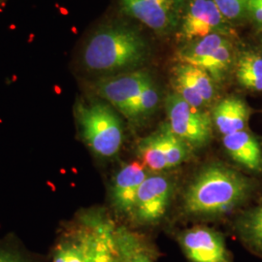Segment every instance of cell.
<instances>
[{
    "label": "cell",
    "instance_id": "obj_6",
    "mask_svg": "<svg viewBox=\"0 0 262 262\" xmlns=\"http://www.w3.org/2000/svg\"><path fill=\"white\" fill-rule=\"evenodd\" d=\"M173 193L171 180L161 174L149 175L137 193L132 216L142 225H155L166 214Z\"/></svg>",
    "mask_w": 262,
    "mask_h": 262
},
{
    "label": "cell",
    "instance_id": "obj_18",
    "mask_svg": "<svg viewBox=\"0 0 262 262\" xmlns=\"http://www.w3.org/2000/svg\"><path fill=\"white\" fill-rule=\"evenodd\" d=\"M236 77L245 89L262 92V56L253 52L243 53L237 60Z\"/></svg>",
    "mask_w": 262,
    "mask_h": 262
},
{
    "label": "cell",
    "instance_id": "obj_16",
    "mask_svg": "<svg viewBox=\"0 0 262 262\" xmlns=\"http://www.w3.org/2000/svg\"><path fill=\"white\" fill-rule=\"evenodd\" d=\"M115 247L119 262H154L149 248L127 228L120 226L114 232Z\"/></svg>",
    "mask_w": 262,
    "mask_h": 262
},
{
    "label": "cell",
    "instance_id": "obj_22",
    "mask_svg": "<svg viewBox=\"0 0 262 262\" xmlns=\"http://www.w3.org/2000/svg\"><path fill=\"white\" fill-rule=\"evenodd\" d=\"M161 129L165 142L168 169L177 167L190 158L192 148L172 132L168 123L163 124Z\"/></svg>",
    "mask_w": 262,
    "mask_h": 262
},
{
    "label": "cell",
    "instance_id": "obj_19",
    "mask_svg": "<svg viewBox=\"0 0 262 262\" xmlns=\"http://www.w3.org/2000/svg\"><path fill=\"white\" fill-rule=\"evenodd\" d=\"M229 39L227 36L214 33L206 37L192 41L190 45L183 48L178 54L179 59L182 63L198 66L208 56H211L215 50Z\"/></svg>",
    "mask_w": 262,
    "mask_h": 262
},
{
    "label": "cell",
    "instance_id": "obj_25",
    "mask_svg": "<svg viewBox=\"0 0 262 262\" xmlns=\"http://www.w3.org/2000/svg\"><path fill=\"white\" fill-rule=\"evenodd\" d=\"M0 262H38L30 253L10 242H0Z\"/></svg>",
    "mask_w": 262,
    "mask_h": 262
},
{
    "label": "cell",
    "instance_id": "obj_23",
    "mask_svg": "<svg viewBox=\"0 0 262 262\" xmlns=\"http://www.w3.org/2000/svg\"><path fill=\"white\" fill-rule=\"evenodd\" d=\"M159 101V95L152 80L142 90L134 108V121L146 118L156 110Z\"/></svg>",
    "mask_w": 262,
    "mask_h": 262
},
{
    "label": "cell",
    "instance_id": "obj_1",
    "mask_svg": "<svg viewBox=\"0 0 262 262\" xmlns=\"http://www.w3.org/2000/svg\"><path fill=\"white\" fill-rule=\"evenodd\" d=\"M249 179L223 164L202 169L187 187L184 207L193 215H220L241 205L251 191Z\"/></svg>",
    "mask_w": 262,
    "mask_h": 262
},
{
    "label": "cell",
    "instance_id": "obj_17",
    "mask_svg": "<svg viewBox=\"0 0 262 262\" xmlns=\"http://www.w3.org/2000/svg\"><path fill=\"white\" fill-rule=\"evenodd\" d=\"M137 150L142 164L149 171L160 172L168 169L165 142L161 127L150 136L140 140Z\"/></svg>",
    "mask_w": 262,
    "mask_h": 262
},
{
    "label": "cell",
    "instance_id": "obj_7",
    "mask_svg": "<svg viewBox=\"0 0 262 262\" xmlns=\"http://www.w3.org/2000/svg\"><path fill=\"white\" fill-rule=\"evenodd\" d=\"M214 82L205 70L197 66L181 62L173 68L172 85L175 94L197 109L202 110L213 102Z\"/></svg>",
    "mask_w": 262,
    "mask_h": 262
},
{
    "label": "cell",
    "instance_id": "obj_21",
    "mask_svg": "<svg viewBox=\"0 0 262 262\" xmlns=\"http://www.w3.org/2000/svg\"><path fill=\"white\" fill-rule=\"evenodd\" d=\"M234 49L230 40L217 48L215 52L205 58L197 67L205 70L215 82L225 79L226 73L233 63Z\"/></svg>",
    "mask_w": 262,
    "mask_h": 262
},
{
    "label": "cell",
    "instance_id": "obj_8",
    "mask_svg": "<svg viewBox=\"0 0 262 262\" xmlns=\"http://www.w3.org/2000/svg\"><path fill=\"white\" fill-rule=\"evenodd\" d=\"M183 0H121L126 15L155 31L165 33L176 28Z\"/></svg>",
    "mask_w": 262,
    "mask_h": 262
},
{
    "label": "cell",
    "instance_id": "obj_9",
    "mask_svg": "<svg viewBox=\"0 0 262 262\" xmlns=\"http://www.w3.org/2000/svg\"><path fill=\"white\" fill-rule=\"evenodd\" d=\"M179 243L191 262H231L223 235L205 226H195L179 236Z\"/></svg>",
    "mask_w": 262,
    "mask_h": 262
},
{
    "label": "cell",
    "instance_id": "obj_13",
    "mask_svg": "<svg viewBox=\"0 0 262 262\" xmlns=\"http://www.w3.org/2000/svg\"><path fill=\"white\" fill-rule=\"evenodd\" d=\"M223 144L226 152L235 162L250 171L261 173V144L252 132L245 129L225 135Z\"/></svg>",
    "mask_w": 262,
    "mask_h": 262
},
{
    "label": "cell",
    "instance_id": "obj_5",
    "mask_svg": "<svg viewBox=\"0 0 262 262\" xmlns=\"http://www.w3.org/2000/svg\"><path fill=\"white\" fill-rule=\"evenodd\" d=\"M151 80L143 71H131L110 76L94 84L95 94L125 118L134 121V108L142 90Z\"/></svg>",
    "mask_w": 262,
    "mask_h": 262
},
{
    "label": "cell",
    "instance_id": "obj_15",
    "mask_svg": "<svg viewBox=\"0 0 262 262\" xmlns=\"http://www.w3.org/2000/svg\"><path fill=\"white\" fill-rule=\"evenodd\" d=\"M89 227L83 215L80 223L62 235L54 250L53 262H86Z\"/></svg>",
    "mask_w": 262,
    "mask_h": 262
},
{
    "label": "cell",
    "instance_id": "obj_26",
    "mask_svg": "<svg viewBox=\"0 0 262 262\" xmlns=\"http://www.w3.org/2000/svg\"><path fill=\"white\" fill-rule=\"evenodd\" d=\"M247 14L255 25L262 28V0H248Z\"/></svg>",
    "mask_w": 262,
    "mask_h": 262
},
{
    "label": "cell",
    "instance_id": "obj_10",
    "mask_svg": "<svg viewBox=\"0 0 262 262\" xmlns=\"http://www.w3.org/2000/svg\"><path fill=\"white\" fill-rule=\"evenodd\" d=\"M225 20L213 0H192L184 16L181 33L190 42L214 33L227 36L229 29Z\"/></svg>",
    "mask_w": 262,
    "mask_h": 262
},
{
    "label": "cell",
    "instance_id": "obj_24",
    "mask_svg": "<svg viewBox=\"0 0 262 262\" xmlns=\"http://www.w3.org/2000/svg\"><path fill=\"white\" fill-rule=\"evenodd\" d=\"M225 19H243L247 14L248 0H213Z\"/></svg>",
    "mask_w": 262,
    "mask_h": 262
},
{
    "label": "cell",
    "instance_id": "obj_4",
    "mask_svg": "<svg viewBox=\"0 0 262 262\" xmlns=\"http://www.w3.org/2000/svg\"><path fill=\"white\" fill-rule=\"evenodd\" d=\"M169 127L192 149L205 147L212 140L213 120L210 115L187 103L178 94L166 98Z\"/></svg>",
    "mask_w": 262,
    "mask_h": 262
},
{
    "label": "cell",
    "instance_id": "obj_14",
    "mask_svg": "<svg viewBox=\"0 0 262 262\" xmlns=\"http://www.w3.org/2000/svg\"><path fill=\"white\" fill-rule=\"evenodd\" d=\"M250 108L242 98L228 96L215 105L212 120L224 136L245 130L250 118Z\"/></svg>",
    "mask_w": 262,
    "mask_h": 262
},
{
    "label": "cell",
    "instance_id": "obj_11",
    "mask_svg": "<svg viewBox=\"0 0 262 262\" xmlns=\"http://www.w3.org/2000/svg\"><path fill=\"white\" fill-rule=\"evenodd\" d=\"M149 175V170L141 161L127 163L117 172L113 179L110 198L118 213L132 215L139 188Z\"/></svg>",
    "mask_w": 262,
    "mask_h": 262
},
{
    "label": "cell",
    "instance_id": "obj_12",
    "mask_svg": "<svg viewBox=\"0 0 262 262\" xmlns=\"http://www.w3.org/2000/svg\"><path fill=\"white\" fill-rule=\"evenodd\" d=\"M84 216L89 227L86 262H119L114 240L116 225L100 213Z\"/></svg>",
    "mask_w": 262,
    "mask_h": 262
},
{
    "label": "cell",
    "instance_id": "obj_2",
    "mask_svg": "<svg viewBox=\"0 0 262 262\" xmlns=\"http://www.w3.org/2000/svg\"><path fill=\"white\" fill-rule=\"evenodd\" d=\"M148 56V45L134 28L108 25L98 28L82 52L84 68L94 73H115L140 66Z\"/></svg>",
    "mask_w": 262,
    "mask_h": 262
},
{
    "label": "cell",
    "instance_id": "obj_27",
    "mask_svg": "<svg viewBox=\"0 0 262 262\" xmlns=\"http://www.w3.org/2000/svg\"><path fill=\"white\" fill-rule=\"evenodd\" d=\"M0 1H1V0H0Z\"/></svg>",
    "mask_w": 262,
    "mask_h": 262
},
{
    "label": "cell",
    "instance_id": "obj_20",
    "mask_svg": "<svg viewBox=\"0 0 262 262\" xmlns=\"http://www.w3.org/2000/svg\"><path fill=\"white\" fill-rule=\"evenodd\" d=\"M237 230L244 243L262 254V203L242 215L237 223Z\"/></svg>",
    "mask_w": 262,
    "mask_h": 262
},
{
    "label": "cell",
    "instance_id": "obj_3",
    "mask_svg": "<svg viewBox=\"0 0 262 262\" xmlns=\"http://www.w3.org/2000/svg\"><path fill=\"white\" fill-rule=\"evenodd\" d=\"M81 138L94 155L111 159L119 154L123 141L121 119L103 99L78 100L74 107Z\"/></svg>",
    "mask_w": 262,
    "mask_h": 262
}]
</instances>
